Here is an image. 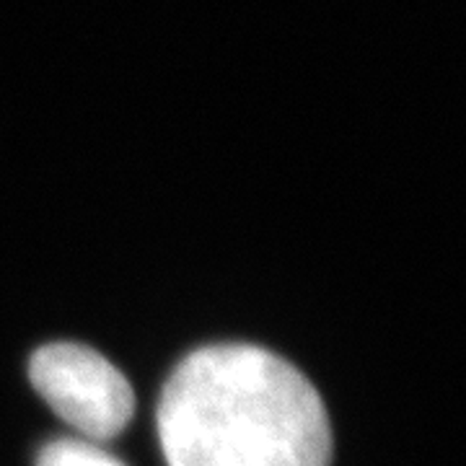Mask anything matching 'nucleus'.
Listing matches in <instances>:
<instances>
[{
	"label": "nucleus",
	"instance_id": "obj_1",
	"mask_svg": "<svg viewBox=\"0 0 466 466\" xmlns=\"http://www.w3.org/2000/svg\"><path fill=\"white\" fill-rule=\"evenodd\" d=\"M167 466H329L327 407L299 368L254 345L189 352L156 410Z\"/></svg>",
	"mask_w": 466,
	"mask_h": 466
},
{
	"label": "nucleus",
	"instance_id": "obj_2",
	"mask_svg": "<svg viewBox=\"0 0 466 466\" xmlns=\"http://www.w3.org/2000/svg\"><path fill=\"white\" fill-rule=\"evenodd\" d=\"M29 381L73 431L94 443L116 438L135 415V391L125 373L99 350L78 342L36 350Z\"/></svg>",
	"mask_w": 466,
	"mask_h": 466
},
{
	"label": "nucleus",
	"instance_id": "obj_3",
	"mask_svg": "<svg viewBox=\"0 0 466 466\" xmlns=\"http://www.w3.org/2000/svg\"><path fill=\"white\" fill-rule=\"evenodd\" d=\"M36 466H127L86 438H55L36 453Z\"/></svg>",
	"mask_w": 466,
	"mask_h": 466
}]
</instances>
